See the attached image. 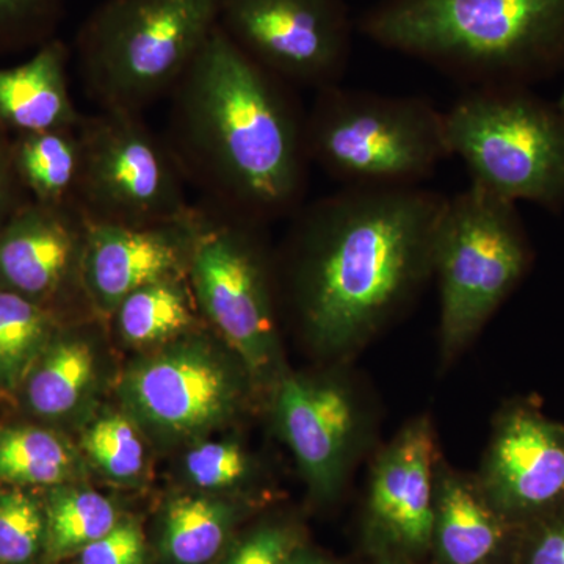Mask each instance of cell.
Returning <instances> with one entry per match:
<instances>
[{
  "label": "cell",
  "instance_id": "cell-30",
  "mask_svg": "<svg viewBox=\"0 0 564 564\" xmlns=\"http://www.w3.org/2000/svg\"><path fill=\"white\" fill-rule=\"evenodd\" d=\"M144 538L132 522L117 524L80 551V564H143Z\"/></svg>",
  "mask_w": 564,
  "mask_h": 564
},
{
  "label": "cell",
  "instance_id": "cell-2",
  "mask_svg": "<svg viewBox=\"0 0 564 564\" xmlns=\"http://www.w3.org/2000/svg\"><path fill=\"white\" fill-rule=\"evenodd\" d=\"M447 196L345 187L292 215V293L314 343L345 350L389 321L433 274Z\"/></svg>",
  "mask_w": 564,
  "mask_h": 564
},
{
  "label": "cell",
  "instance_id": "cell-19",
  "mask_svg": "<svg viewBox=\"0 0 564 564\" xmlns=\"http://www.w3.org/2000/svg\"><path fill=\"white\" fill-rule=\"evenodd\" d=\"M182 278H170L137 289L115 307L111 314L117 317L118 329L126 343L162 344L192 328L195 296Z\"/></svg>",
  "mask_w": 564,
  "mask_h": 564
},
{
  "label": "cell",
  "instance_id": "cell-1",
  "mask_svg": "<svg viewBox=\"0 0 564 564\" xmlns=\"http://www.w3.org/2000/svg\"><path fill=\"white\" fill-rule=\"evenodd\" d=\"M169 99L163 139L204 203L263 225L303 206L306 111L218 25Z\"/></svg>",
  "mask_w": 564,
  "mask_h": 564
},
{
  "label": "cell",
  "instance_id": "cell-3",
  "mask_svg": "<svg viewBox=\"0 0 564 564\" xmlns=\"http://www.w3.org/2000/svg\"><path fill=\"white\" fill-rule=\"evenodd\" d=\"M359 31L478 87H529L564 69V0H381Z\"/></svg>",
  "mask_w": 564,
  "mask_h": 564
},
{
  "label": "cell",
  "instance_id": "cell-8",
  "mask_svg": "<svg viewBox=\"0 0 564 564\" xmlns=\"http://www.w3.org/2000/svg\"><path fill=\"white\" fill-rule=\"evenodd\" d=\"M74 207L88 225L144 226L184 217L195 204L162 135L129 111L82 115Z\"/></svg>",
  "mask_w": 564,
  "mask_h": 564
},
{
  "label": "cell",
  "instance_id": "cell-15",
  "mask_svg": "<svg viewBox=\"0 0 564 564\" xmlns=\"http://www.w3.org/2000/svg\"><path fill=\"white\" fill-rule=\"evenodd\" d=\"M282 433L315 488L332 491L343 477L356 432L348 393L333 384L285 378L276 395Z\"/></svg>",
  "mask_w": 564,
  "mask_h": 564
},
{
  "label": "cell",
  "instance_id": "cell-11",
  "mask_svg": "<svg viewBox=\"0 0 564 564\" xmlns=\"http://www.w3.org/2000/svg\"><path fill=\"white\" fill-rule=\"evenodd\" d=\"M206 225V206L184 217L144 226L88 225L84 288L98 313L110 315L137 289L187 276Z\"/></svg>",
  "mask_w": 564,
  "mask_h": 564
},
{
  "label": "cell",
  "instance_id": "cell-25",
  "mask_svg": "<svg viewBox=\"0 0 564 564\" xmlns=\"http://www.w3.org/2000/svg\"><path fill=\"white\" fill-rule=\"evenodd\" d=\"M117 524L113 503L101 494L90 489L57 492L47 510V554L63 556L82 551Z\"/></svg>",
  "mask_w": 564,
  "mask_h": 564
},
{
  "label": "cell",
  "instance_id": "cell-23",
  "mask_svg": "<svg viewBox=\"0 0 564 564\" xmlns=\"http://www.w3.org/2000/svg\"><path fill=\"white\" fill-rule=\"evenodd\" d=\"M229 513L204 497H180L170 503L165 519L166 554L177 564H204L220 551L228 532Z\"/></svg>",
  "mask_w": 564,
  "mask_h": 564
},
{
  "label": "cell",
  "instance_id": "cell-14",
  "mask_svg": "<svg viewBox=\"0 0 564 564\" xmlns=\"http://www.w3.org/2000/svg\"><path fill=\"white\" fill-rule=\"evenodd\" d=\"M486 488L505 510L541 508L564 496V430L530 411H514L494 436Z\"/></svg>",
  "mask_w": 564,
  "mask_h": 564
},
{
  "label": "cell",
  "instance_id": "cell-34",
  "mask_svg": "<svg viewBox=\"0 0 564 564\" xmlns=\"http://www.w3.org/2000/svg\"><path fill=\"white\" fill-rule=\"evenodd\" d=\"M288 564H325L313 558V556H295L293 560H289Z\"/></svg>",
  "mask_w": 564,
  "mask_h": 564
},
{
  "label": "cell",
  "instance_id": "cell-27",
  "mask_svg": "<svg viewBox=\"0 0 564 564\" xmlns=\"http://www.w3.org/2000/svg\"><path fill=\"white\" fill-rule=\"evenodd\" d=\"M65 0H0V52L55 39Z\"/></svg>",
  "mask_w": 564,
  "mask_h": 564
},
{
  "label": "cell",
  "instance_id": "cell-5",
  "mask_svg": "<svg viewBox=\"0 0 564 564\" xmlns=\"http://www.w3.org/2000/svg\"><path fill=\"white\" fill-rule=\"evenodd\" d=\"M306 144L311 163L345 187H417L452 155L432 102L340 85L315 93Z\"/></svg>",
  "mask_w": 564,
  "mask_h": 564
},
{
  "label": "cell",
  "instance_id": "cell-7",
  "mask_svg": "<svg viewBox=\"0 0 564 564\" xmlns=\"http://www.w3.org/2000/svg\"><path fill=\"white\" fill-rule=\"evenodd\" d=\"M529 261L514 203L475 184L448 198L433 261L447 350L473 339L524 276Z\"/></svg>",
  "mask_w": 564,
  "mask_h": 564
},
{
  "label": "cell",
  "instance_id": "cell-21",
  "mask_svg": "<svg viewBox=\"0 0 564 564\" xmlns=\"http://www.w3.org/2000/svg\"><path fill=\"white\" fill-rule=\"evenodd\" d=\"M95 358L85 340L52 345L29 380V403L36 413L58 417L69 413L93 380Z\"/></svg>",
  "mask_w": 564,
  "mask_h": 564
},
{
  "label": "cell",
  "instance_id": "cell-20",
  "mask_svg": "<svg viewBox=\"0 0 564 564\" xmlns=\"http://www.w3.org/2000/svg\"><path fill=\"white\" fill-rule=\"evenodd\" d=\"M434 530L441 551L452 564L481 563L499 541L491 513L469 488L455 480L444 485Z\"/></svg>",
  "mask_w": 564,
  "mask_h": 564
},
{
  "label": "cell",
  "instance_id": "cell-18",
  "mask_svg": "<svg viewBox=\"0 0 564 564\" xmlns=\"http://www.w3.org/2000/svg\"><path fill=\"white\" fill-rule=\"evenodd\" d=\"M77 126L11 137L14 170L31 202L74 206L82 159Z\"/></svg>",
  "mask_w": 564,
  "mask_h": 564
},
{
  "label": "cell",
  "instance_id": "cell-16",
  "mask_svg": "<svg viewBox=\"0 0 564 564\" xmlns=\"http://www.w3.org/2000/svg\"><path fill=\"white\" fill-rule=\"evenodd\" d=\"M433 437L415 422L386 451L375 470L370 507L400 543L423 547L434 533Z\"/></svg>",
  "mask_w": 564,
  "mask_h": 564
},
{
  "label": "cell",
  "instance_id": "cell-24",
  "mask_svg": "<svg viewBox=\"0 0 564 564\" xmlns=\"http://www.w3.org/2000/svg\"><path fill=\"white\" fill-rule=\"evenodd\" d=\"M52 329L47 307L0 289V383L13 386L24 377Z\"/></svg>",
  "mask_w": 564,
  "mask_h": 564
},
{
  "label": "cell",
  "instance_id": "cell-26",
  "mask_svg": "<svg viewBox=\"0 0 564 564\" xmlns=\"http://www.w3.org/2000/svg\"><path fill=\"white\" fill-rule=\"evenodd\" d=\"M82 445L104 473L118 480L135 478L143 469V443L131 422L121 415H106L93 423Z\"/></svg>",
  "mask_w": 564,
  "mask_h": 564
},
{
  "label": "cell",
  "instance_id": "cell-29",
  "mask_svg": "<svg viewBox=\"0 0 564 564\" xmlns=\"http://www.w3.org/2000/svg\"><path fill=\"white\" fill-rule=\"evenodd\" d=\"M185 466L193 484L206 489L237 484L247 473L243 452L234 444L199 445L188 454Z\"/></svg>",
  "mask_w": 564,
  "mask_h": 564
},
{
  "label": "cell",
  "instance_id": "cell-33",
  "mask_svg": "<svg viewBox=\"0 0 564 564\" xmlns=\"http://www.w3.org/2000/svg\"><path fill=\"white\" fill-rule=\"evenodd\" d=\"M532 564H564V524L549 530L538 541Z\"/></svg>",
  "mask_w": 564,
  "mask_h": 564
},
{
  "label": "cell",
  "instance_id": "cell-9",
  "mask_svg": "<svg viewBox=\"0 0 564 564\" xmlns=\"http://www.w3.org/2000/svg\"><path fill=\"white\" fill-rule=\"evenodd\" d=\"M202 203L206 225L187 272L193 296L248 369L262 372L276 348L272 288L259 243L263 223Z\"/></svg>",
  "mask_w": 564,
  "mask_h": 564
},
{
  "label": "cell",
  "instance_id": "cell-35",
  "mask_svg": "<svg viewBox=\"0 0 564 564\" xmlns=\"http://www.w3.org/2000/svg\"><path fill=\"white\" fill-rule=\"evenodd\" d=\"M386 564H391V563H386Z\"/></svg>",
  "mask_w": 564,
  "mask_h": 564
},
{
  "label": "cell",
  "instance_id": "cell-17",
  "mask_svg": "<svg viewBox=\"0 0 564 564\" xmlns=\"http://www.w3.org/2000/svg\"><path fill=\"white\" fill-rule=\"evenodd\" d=\"M69 58L68 44L52 39L28 62L0 68V131L18 137L79 124L68 88Z\"/></svg>",
  "mask_w": 564,
  "mask_h": 564
},
{
  "label": "cell",
  "instance_id": "cell-12",
  "mask_svg": "<svg viewBox=\"0 0 564 564\" xmlns=\"http://www.w3.org/2000/svg\"><path fill=\"white\" fill-rule=\"evenodd\" d=\"M87 236L76 207L25 203L0 228V289L47 307L73 278L84 284Z\"/></svg>",
  "mask_w": 564,
  "mask_h": 564
},
{
  "label": "cell",
  "instance_id": "cell-31",
  "mask_svg": "<svg viewBox=\"0 0 564 564\" xmlns=\"http://www.w3.org/2000/svg\"><path fill=\"white\" fill-rule=\"evenodd\" d=\"M289 540L276 529L252 534L231 556L228 564H288Z\"/></svg>",
  "mask_w": 564,
  "mask_h": 564
},
{
  "label": "cell",
  "instance_id": "cell-4",
  "mask_svg": "<svg viewBox=\"0 0 564 564\" xmlns=\"http://www.w3.org/2000/svg\"><path fill=\"white\" fill-rule=\"evenodd\" d=\"M221 0H102L74 52L99 110L143 115L169 98L218 25Z\"/></svg>",
  "mask_w": 564,
  "mask_h": 564
},
{
  "label": "cell",
  "instance_id": "cell-22",
  "mask_svg": "<svg viewBox=\"0 0 564 564\" xmlns=\"http://www.w3.org/2000/svg\"><path fill=\"white\" fill-rule=\"evenodd\" d=\"M76 459L54 433L39 429L0 430V480L14 485H58Z\"/></svg>",
  "mask_w": 564,
  "mask_h": 564
},
{
  "label": "cell",
  "instance_id": "cell-10",
  "mask_svg": "<svg viewBox=\"0 0 564 564\" xmlns=\"http://www.w3.org/2000/svg\"><path fill=\"white\" fill-rule=\"evenodd\" d=\"M218 28L293 90L340 85L350 63L351 21L344 0H221Z\"/></svg>",
  "mask_w": 564,
  "mask_h": 564
},
{
  "label": "cell",
  "instance_id": "cell-28",
  "mask_svg": "<svg viewBox=\"0 0 564 564\" xmlns=\"http://www.w3.org/2000/svg\"><path fill=\"white\" fill-rule=\"evenodd\" d=\"M46 536L39 505L24 492L0 496V563L31 562Z\"/></svg>",
  "mask_w": 564,
  "mask_h": 564
},
{
  "label": "cell",
  "instance_id": "cell-6",
  "mask_svg": "<svg viewBox=\"0 0 564 564\" xmlns=\"http://www.w3.org/2000/svg\"><path fill=\"white\" fill-rule=\"evenodd\" d=\"M445 115L452 155L473 184L507 199L564 209V106L529 87L469 88Z\"/></svg>",
  "mask_w": 564,
  "mask_h": 564
},
{
  "label": "cell",
  "instance_id": "cell-13",
  "mask_svg": "<svg viewBox=\"0 0 564 564\" xmlns=\"http://www.w3.org/2000/svg\"><path fill=\"white\" fill-rule=\"evenodd\" d=\"M198 347H180L141 364L126 392L137 411L173 433H192L231 411L234 384L220 362Z\"/></svg>",
  "mask_w": 564,
  "mask_h": 564
},
{
  "label": "cell",
  "instance_id": "cell-32",
  "mask_svg": "<svg viewBox=\"0 0 564 564\" xmlns=\"http://www.w3.org/2000/svg\"><path fill=\"white\" fill-rule=\"evenodd\" d=\"M29 202L11 158V137L0 131V228Z\"/></svg>",
  "mask_w": 564,
  "mask_h": 564
}]
</instances>
